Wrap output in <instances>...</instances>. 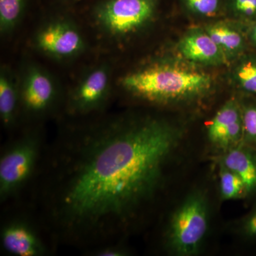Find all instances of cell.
<instances>
[{
  "mask_svg": "<svg viewBox=\"0 0 256 256\" xmlns=\"http://www.w3.org/2000/svg\"><path fill=\"white\" fill-rule=\"evenodd\" d=\"M182 132L163 120L110 121L62 144L48 192L52 222L78 242L110 238L156 193Z\"/></svg>",
  "mask_w": 256,
  "mask_h": 256,
  "instance_id": "obj_1",
  "label": "cell"
},
{
  "mask_svg": "<svg viewBox=\"0 0 256 256\" xmlns=\"http://www.w3.org/2000/svg\"><path fill=\"white\" fill-rule=\"evenodd\" d=\"M120 82L131 95L163 105L200 97L210 90L213 80L201 70L158 62L126 74Z\"/></svg>",
  "mask_w": 256,
  "mask_h": 256,
  "instance_id": "obj_2",
  "label": "cell"
},
{
  "mask_svg": "<svg viewBox=\"0 0 256 256\" xmlns=\"http://www.w3.org/2000/svg\"><path fill=\"white\" fill-rule=\"evenodd\" d=\"M87 11L100 30L111 38H122L152 21L160 0H88Z\"/></svg>",
  "mask_w": 256,
  "mask_h": 256,
  "instance_id": "obj_3",
  "label": "cell"
},
{
  "mask_svg": "<svg viewBox=\"0 0 256 256\" xmlns=\"http://www.w3.org/2000/svg\"><path fill=\"white\" fill-rule=\"evenodd\" d=\"M208 220L206 196L192 192L170 218L166 236L170 250L180 256L196 254L208 232Z\"/></svg>",
  "mask_w": 256,
  "mask_h": 256,
  "instance_id": "obj_4",
  "label": "cell"
},
{
  "mask_svg": "<svg viewBox=\"0 0 256 256\" xmlns=\"http://www.w3.org/2000/svg\"><path fill=\"white\" fill-rule=\"evenodd\" d=\"M40 141L36 134H26L11 144L0 159L2 201L14 196L31 178L40 156Z\"/></svg>",
  "mask_w": 256,
  "mask_h": 256,
  "instance_id": "obj_5",
  "label": "cell"
},
{
  "mask_svg": "<svg viewBox=\"0 0 256 256\" xmlns=\"http://www.w3.org/2000/svg\"><path fill=\"white\" fill-rule=\"evenodd\" d=\"M58 14L50 18L37 31L34 44L40 52L52 58L66 60L78 56L85 50L82 33L67 15Z\"/></svg>",
  "mask_w": 256,
  "mask_h": 256,
  "instance_id": "obj_6",
  "label": "cell"
},
{
  "mask_svg": "<svg viewBox=\"0 0 256 256\" xmlns=\"http://www.w3.org/2000/svg\"><path fill=\"white\" fill-rule=\"evenodd\" d=\"M20 105L32 114H41L50 110L56 98L53 78L46 70L31 64L24 72L20 85Z\"/></svg>",
  "mask_w": 256,
  "mask_h": 256,
  "instance_id": "obj_7",
  "label": "cell"
},
{
  "mask_svg": "<svg viewBox=\"0 0 256 256\" xmlns=\"http://www.w3.org/2000/svg\"><path fill=\"white\" fill-rule=\"evenodd\" d=\"M110 70L98 66L77 84L69 98V109L74 114H88L97 110L105 102L110 89Z\"/></svg>",
  "mask_w": 256,
  "mask_h": 256,
  "instance_id": "obj_8",
  "label": "cell"
},
{
  "mask_svg": "<svg viewBox=\"0 0 256 256\" xmlns=\"http://www.w3.org/2000/svg\"><path fill=\"white\" fill-rule=\"evenodd\" d=\"M207 134L212 144L226 150L242 144V110L236 101L229 100L220 108L208 122Z\"/></svg>",
  "mask_w": 256,
  "mask_h": 256,
  "instance_id": "obj_9",
  "label": "cell"
},
{
  "mask_svg": "<svg viewBox=\"0 0 256 256\" xmlns=\"http://www.w3.org/2000/svg\"><path fill=\"white\" fill-rule=\"evenodd\" d=\"M180 53L186 60L204 65H222L226 63L224 54L204 30H192L182 38Z\"/></svg>",
  "mask_w": 256,
  "mask_h": 256,
  "instance_id": "obj_10",
  "label": "cell"
},
{
  "mask_svg": "<svg viewBox=\"0 0 256 256\" xmlns=\"http://www.w3.org/2000/svg\"><path fill=\"white\" fill-rule=\"evenodd\" d=\"M1 239L4 250L13 256H38L45 252L36 232L23 220H13L5 225Z\"/></svg>",
  "mask_w": 256,
  "mask_h": 256,
  "instance_id": "obj_11",
  "label": "cell"
},
{
  "mask_svg": "<svg viewBox=\"0 0 256 256\" xmlns=\"http://www.w3.org/2000/svg\"><path fill=\"white\" fill-rule=\"evenodd\" d=\"M220 164L234 172L245 184L247 196L256 195V150L240 144L226 150Z\"/></svg>",
  "mask_w": 256,
  "mask_h": 256,
  "instance_id": "obj_12",
  "label": "cell"
},
{
  "mask_svg": "<svg viewBox=\"0 0 256 256\" xmlns=\"http://www.w3.org/2000/svg\"><path fill=\"white\" fill-rule=\"evenodd\" d=\"M20 106V86L9 68L4 67L0 73V117L6 127L14 124Z\"/></svg>",
  "mask_w": 256,
  "mask_h": 256,
  "instance_id": "obj_13",
  "label": "cell"
},
{
  "mask_svg": "<svg viewBox=\"0 0 256 256\" xmlns=\"http://www.w3.org/2000/svg\"><path fill=\"white\" fill-rule=\"evenodd\" d=\"M205 31L227 57L242 54L246 50V36L239 28L220 22L206 26Z\"/></svg>",
  "mask_w": 256,
  "mask_h": 256,
  "instance_id": "obj_14",
  "label": "cell"
},
{
  "mask_svg": "<svg viewBox=\"0 0 256 256\" xmlns=\"http://www.w3.org/2000/svg\"><path fill=\"white\" fill-rule=\"evenodd\" d=\"M32 0H0V30L2 34L12 31L26 14Z\"/></svg>",
  "mask_w": 256,
  "mask_h": 256,
  "instance_id": "obj_15",
  "label": "cell"
},
{
  "mask_svg": "<svg viewBox=\"0 0 256 256\" xmlns=\"http://www.w3.org/2000/svg\"><path fill=\"white\" fill-rule=\"evenodd\" d=\"M234 78L242 92L256 97V54L242 55L234 70Z\"/></svg>",
  "mask_w": 256,
  "mask_h": 256,
  "instance_id": "obj_16",
  "label": "cell"
},
{
  "mask_svg": "<svg viewBox=\"0 0 256 256\" xmlns=\"http://www.w3.org/2000/svg\"><path fill=\"white\" fill-rule=\"evenodd\" d=\"M220 193L224 200H236L247 196L242 178L220 163Z\"/></svg>",
  "mask_w": 256,
  "mask_h": 256,
  "instance_id": "obj_17",
  "label": "cell"
},
{
  "mask_svg": "<svg viewBox=\"0 0 256 256\" xmlns=\"http://www.w3.org/2000/svg\"><path fill=\"white\" fill-rule=\"evenodd\" d=\"M244 140L242 142L256 150V102L242 107Z\"/></svg>",
  "mask_w": 256,
  "mask_h": 256,
  "instance_id": "obj_18",
  "label": "cell"
},
{
  "mask_svg": "<svg viewBox=\"0 0 256 256\" xmlns=\"http://www.w3.org/2000/svg\"><path fill=\"white\" fill-rule=\"evenodd\" d=\"M228 9L236 18L250 26L256 22V0H228Z\"/></svg>",
  "mask_w": 256,
  "mask_h": 256,
  "instance_id": "obj_19",
  "label": "cell"
},
{
  "mask_svg": "<svg viewBox=\"0 0 256 256\" xmlns=\"http://www.w3.org/2000/svg\"><path fill=\"white\" fill-rule=\"evenodd\" d=\"M184 8L192 14L202 16H214L220 6V0H181Z\"/></svg>",
  "mask_w": 256,
  "mask_h": 256,
  "instance_id": "obj_20",
  "label": "cell"
},
{
  "mask_svg": "<svg viewBox=\"0 0 256 256\" xmlns=\"http://www.w3.org/2000/svg\"><path fill=\"white\" fill-rule=\"evenodd\" d=\"M239 230L245 238L256 239V207L240 220Z\"/></svg>",
  "mask_w": 256,
  "mask_h": 256,
  "instance_id": "obj_21",
  "label": "cell"
},
{
  "mask_svg": "<svg viewBox=\"0 0 256 256\" xmlns=\"http://www.w3.org/2000/svg\"><path fill=\"white\" fill-rule=\"evenodd\" d=\"M96 256H124L126 252L120 248L110 246L102 248L95 252Z\"/></svg>",
  "mask_w": 256,
  "mask_h": 256,
  "instance_id": "obj_22",
  "label": "cell"
},
{
  "mask_svg": "<svg viewBox=\"0 0 256 256\" xmlns=\"http://www.w3.org/2000/svg\"><path fill=\"white\" fill-rule=\"evenodd\" d=\"M52 6L58 8H72L74 5L85 3L88 0H48Z\"/></svg>",
  "mask_w": 256,
  "mask_h": 256,
  "instance_id": "obj_23",
  "label": "cell"
},
{
  "mask_svg": "<svg viewBox=\"0 0 256 256\" xmlns=\"http://www.w3.org/2000/svg\"><path fill=\"white\" fill-rule=\"evenodd\" d=\"M248 38L249 42L256 48V22L250 24L248 28Z\"/></svg>",
  "mask_w": 256,
  "mask_h": 256,
  "instance_id": "obj_24",
  "label": "cell"
}]
</instances>
